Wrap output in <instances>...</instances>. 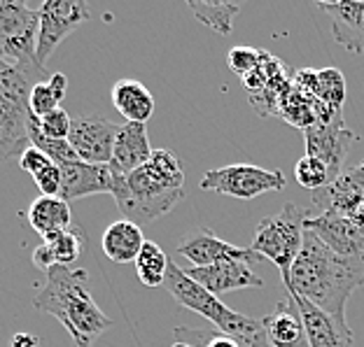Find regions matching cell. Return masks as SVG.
<instances>
[{"instance_id": "1", "label": "cell", "mask_w": 364, "mask_h": 347, "mask_svg": "<svg viewBox=\"0 0 364 347\" xmlns=\"http://www.w3.org/2000/svg\"><path fill=\"white\" fill-rule=\"evenodd\" d=\"M360 287H364V261L341 257L313 231H306L301 252L285 280L287 292L304 296L322 312L346 321V305Z\"/></svg>"}, {"instance_id": "2", "label": "cell", "mask_w": 364, "mask_h": 347, "mask_svg": "<svg viewBox=\"0 0 364 347\" xmlns=\"http://www.w3.org/2000/svg\"><path fill=\"white\" fill-rule=\"evenodd\" d=\"M112 180L117 210L140 228L161 219L185 198V170L171 150H154L143 168L131 175H112Z\"/></svg>"}, {"instance_id": "3", "label": "cell", "mask_w": 364, "mask_h": 347, "mask_svg": "<svg viewBox=\"0 0 364 347\" xmlns=\"http://www.w3.org/2000/svg\"><path fill=\"white\" fill-rule=\"evenodd\" d=\"M33 305L61 321L73 338V347H91L112 326V319L98 308L91 294L89 272L82 268H49L47 282L33 299Z\"/></svg>"}, {"instance_id": "4", "label": "cell", "mask_w": 364, "mask_h": 347, "mask_svg": "<svg viewBox=\"0 0 364 347\" xmlns=\"http://www.w3.org/2000/svg\"><path fill=\"white\" fill-rule=\"evenodd\" d=\"M306 219H309V210L299 208L296 203H287L280 212L259 219L252 233L250 250L257 252L262 259L276 263L280 275H283V282L289 277L292 263L301 252Z\"/></svg>"}, {"instance_id": "5", "label": "cell", "mask_w": 364, "mask_h": 347, "mask_svg": "<svg viewBox=\"0 0 364 347\" xmlns=\"http://www.w3.org/2000/svg\"><path fill=\"white\" fill-rule=\"evenodd\" d=\"M285 184L287 180L280 170L259 168L252 163H231V166L213 168L198 182L203 192L241 198V201H252L269 192H283Z\"/></svg>"}, {"instance_id": "6", "label": "cell", "mask_w": 364, "mask_h": 347, "mask_svg": "<svg viewBox=\"0 0 364 347\" xmlns=\"http://www.w3.org/2000/svg\"><path fill=\"white\" fill-rule=\"evenodd\" d=\"M40 12L19 0H0V59L33 63L38 49Z\"/></svg>"}, {"instance_id": "7", "label": "cell", "mask_w": 364, "mask_h": 347, "mask_svg": "<svg viewBox=\"0 0 364 347\" xmlns=\"http://www.w3.org/2000/svg\"><path fill=\"white\" fill-rule=\"evenodd\" d=\"M40 31H38V63L47 65L54 49L59 47L73 31L80 28L89 19V5L85 0H45L38 7Z\"/></svg>"}, {"instance_id": "8", "label": "cell", "mask_w": 364, "mask_h": 347, "mask_svg": "<svg viewBox=\"0 0 364 347\" xmlns=\"http://www.w3.org/2000/svg\"><path fill=\"white\" fill-rule=\"evenodd\" d=\"M122 123H112L101 114L82 112L73 117L68 143L75 150L77 159L94 166H107L112 161L114 140H117Z\"/></svg>"}, {"instance_id": "9", "label": "cell", "mask_w": 364, "mask_h": 347, "mask_svg": "<svg viewBox=\"0 0 364 347\" xmlns=\"http://www.w3.org/2000/svg\"><path fill=\"white\" fill-rule=\"evenodd\" d=\"M306 140V154L316 156L332 172V177L336 180L343 172L346 166V156L350 152V145L360 143V136H355L353 131L346 126L343 117H338L329 123L316 121L313 126L304 131Z\"/></svg>"}, {"instance_id": "10", "label": "cell", "mask_w": 364, "mask_h": 347, "mask_svg": "<svg viewBox=\"0 0 364 347\" xmlns=\"http://www.w3.org/2000/svg\"><path fill=\"white\" fill-rule=\"evenodd\" d=\"M178 254L192 261V268L213 266L220 261H243V263H259L262 257L250 247H236L227 241H222L208 228H198L194 233L185 236L178 245Z\"/></svg>"}, {"instance_id": "11", "label": "cell", "mask_w": 364, "mask_h": 347, "mask_svg": "<svg viewBox=\"0 0 364 347\" xmlns=\"http://www.w3.org/2000/svg\"><path fill=\"white\" fill-rule=\"evenodd\" d=\"M45 75L47 70L38 61L10 63L0 59V107L7 112L28 114L31 117V94L38 84H43Z\"/></svg>"}, {"instance_id": "12", "label": "cell", "mask_w": 364, "mask_h": 347, "mask_svg": "<svg viewBox=\"0 0 364 347\" xmlns=\"http://www.w3.org/2000/svg\"><path fill=\"white\" fill-rule=\"evenodd\" d=\"M306 231H313L329 250L348 259L364 261V228L341 212H322L306 219Z\"/></svg>"}, {"instance_id": "13", "label": "cell", "mask_w": 364, "mask_h": 347, "mask_svg": "<svg viewBox=\"0 0 364 347\" xmlns=\"http://www.w3.org/2000/svg\"><path fill=\"white\" fill-rule=\"evenodd\" d=\"M187 275L215 296L236 292V289L264 287V280L252 270L250 263L243 261H220L203 268H187Z\"/></svg>"}, {"instance_id": "14", "label": "cell", "mask_w": 364, "mask_h": 347, "mask_svg": "<svg viewBox=\"0 0 364 347\" xmlns=\"http://www.w3.org/2000/svg\"><path fill=\"white\" fill-rule=\"evenodd\" d=\"M289 294V292H287ZM301 312L306 341L311 347H353L355 338L348 326V321H338L327 312H322L313 303H309L304 296L289 294Z\"/></svg>"}, {"instance_id": "15", "label": "cell", "mask_w": 364, "mask_h": 347, "mask_svg": "<svg viewBox=\"0 0 364 347\" xmlns=\"http://www.w3.org/2000/svg\"><path fill=\"white\" fill-rule=\"evenodd\" d=\"M152 145L147 138L145 123L124 121L119 126L117 140H114L112 161L107 163L112 175H131L134 170L143 168L152 156Z\"/></svg>"}, {"instance_id": "16", "label": "cell", "mask_w": 364, "mask_h": 347, "mask_svg": "<svg viewBox=\"0 0 364 347\" xmlns=\"http://www.w3.org/2000/svg\"><path fill=\"white\" fill-rule=\"evenodd\" d=\"M61 177V198L63 201H77L85 196H96V194H112V170L110 166H94V163L85 161H73L63 163Z\"/></svg>"}, {"instance_id": "17", "label": "cell", "mask_w": 364, "mask_h": 347, "mask_svg": "<svg viewBox=\"0 0 364 347\" xmlns=\"http://www.w3.org/2000/svg\"><path fill=\"white\" fill-rule=\"evenodd\" d=\"M329 16L332 35L350 52H364V3H322L318 5Z\"/></svg>"}, {"instance_id": "18", "label": "cell", "mask_w": 364, "mask_h": 347, "mask_svg": "<svg viewBox=\"0 0 364 347\" xmlns=\"http://www.w3.org/2000/svg\"><path fill=\"white\" fill-rule=\"evenodd\" d=\"M262 324H264V334H267V341L271 347H289L306 338L301 312L289 294L283 301L276 303V308H273L271 315L262 319Z\"/></svg>"}, {"instance_id": "19", "label": "cell", "mask_w": 364, "mask_h": 347, "mask_svg": "<svg viewBox=\"0 0 364 347\" xmlns=\"http://www.w3.org/2000/svg\"><path fill=\"white\" fill-rule=\"evenodd\" d=\"M82 247H85V236L75 228L43 238V243L33 250V266L40 270H49L54 266H70L73 261L80 259Z\"/></svg>"}, {"instance_id": "20", "label": "cell", "mask_w": 364, "mask_h": 347, "mask_svg": "<svg viewBox=\"0 0 364 347\" xmlns=\"http://www.w3.org/2000/svg\"><path fill=\"white\" fill-rule=\"evenodd\" d=\"M145 245L143 228L129 219L112 221L110 226L103 231L101 247L105 257L114 263H134L138 259L140 250Z\"/></svg>"}, {"instance_id": "21", "label": "cell", "mask_w": 364, "mask_h": 347, "mask_svg": "<svg viewBox=\"0 0 364 347\" xmlns=\"http://www.w3.org/2000/svg\"><path fill=\"white\" fill-rule=\"evenodd\" d=\"M112 105L127 121L147 123V119L154 112V98L152 91L138 79H119L112 87Z\"/></svg>"}, {"instance_id": "22", "label": "cell", "mask_w": 364, "mask_h": 347, "mask_svg": "<svg viewBox=\"0 0 364 347\" xmlns=\"http://www.w3.org/2000/svg\"><path fill=\"white\" fill-rule=\"evenodd\" d=\"M28 224L43 238L56 236L61 231H68L73 224V212L68 201L59 196H38L28 208Z\"/></svg>"}, {"instance_id": "23", "label": "cell", "mask_w": 364, "mask_h": 347, "mask_svg": "<svg viewBox=\"0 0 364 347\" xmlns=\"http://www.w3.org/2000/svg\"><path fill=\"white\" fill-rule=\"evenodd\" d=\"M136 275L145 287H161L166 282V272L171 261L166 257V252L152 241H145L143 250H140L138 259L134 261Z\"/></svg>"}, {"instance_id": "24", "label": "cell", "mask_w": 364, "mask_h": 347, "mask_svg": "<svg viewBox=\"0 0 364 347\" xmlns=\"http://www.w3.org/2000/svg\"><path fill=\"white\" fill-rule=\"evenodd\" d=\"M187 7L203 26L213 28L220 35H229L231 28H234V16L241 10L238 5L231 3H196V0H189Z\"/></svg>"}, {"instance_id": "25", "label": "cell", "mask_w": 364, "mask_h": 347, "mask_svg": "<svg viewBox=\"0 0 364 347\" xmlns=\"http://www.w3.org/2000/svg\"><path fill=\"white\" fill-rule=\"evenodd\" d=\"M65 91H68V77H65L63 72H54L47 82L33 89L31 112L36 114V117H45V114L54 112L56 107H61Z\"/></svg>"}, {"instance_id": "26", "label": "cell", "mask_w": 364, "mask_h": 347, "mask_svg": "<svg viewBox=\"0 0 364 347\" xmlns=\"http://www.w3.org/2000/svg\"><path fill=\"white\" fill-rule=\"evenodd\" d=\"M294 180L299 182V187L311 189V192H318V189H325L327 184H332L334 177L329 168L316 156L304 154L294 166Z\"/></svg>"}, {"instance_id": "27", "label": "cell", "mask_w": 364, "mask_h": 347, "mask_svg": "<svg viewBox=\"0 0 364 347\" xmlns=\"http://www.w3.org/2000/svg\"><path fill=\"white\" fill-rule=\"evenodd\" d=\"M316 98L327 103L334 110H341L346 101V77L338 68H322L318 70V89Z\"/></svg>"}, {"instance_id": "28", "label": "cell", "mask_w": 364, "mask_h": 347, "mask_svg": "<svg viewBox=\"0 0 364 347\" xmlns=\"http://www.w3.org/2000/svg\"><path fill=\"white\" fill-rule=\"evenodd\" d=\"M176 336L180 343L192 347H241V343L218 329H196V326H178Z\"/></svg>"}, {"instance_id": "29", "label": "cell", "mask_w": 364, "mask_h": 347, "mask_svg": "<svg viewBox=\"0 0 364 347\" xmlns=\"http://www.w3.org/2000/svg\"><path fill=\"white\" fill-rule=\"evenodd\" d=\"M31 145L38 147L40 152H43L45 156L52 163H56V166H63V163H73V161H80L75 150L70 147L68 140H54V138H47L40 133L38 128V119H36V126H33L31 131Z\"/></svg>"}, {"instance_id": "30", "label": "cell", "mask_w": 364, "mask_h": 347, "mask_svg": "<svg viewBox=\"0 0 364 347\" xmlns=\"http://www.w3.org/2000/svg\"><path fill=\"white\" fill-rule=\"evenodd\" d=\"M70 126H73V117L63 110V107H56L54 112L45 114V117H38L40 133L47 138H54V140H68Z\"/></svg>"}, {"instance_id": "31", "label": "cell", "mask_w": 364, "mask_h": 347, "mask_svg": "<svg viewBox=\"0 0 364 347\" xmlns=\"http://www.w3.org/2000/svg\"><path fill=\"white\" fill-rule=\"evenodd\" d=\"M262 54L264 52H259V49H252V47H234L227 54V63H229V68L243 79V77L250 75V72H255L259 68Z\"/></svg>"}, {"instance_id": "32", "label": "cell", "mask_w": 364, "mask_h": 347, "mask_svg": "<svg viewBox=\"0 0 364 347\" xmlns=\"http://www.w3.org/2000/svg\"><path fill=\"white\" fill-rule=\"evenodd\" d=\"M36 180V187L40 189V196H59L61 198V187H63V177H61V168L56 163H49L47 168H43L38 175H33Z\"/></svg>"}, {"instance_id": "33", "label": "cell", "mask_w": 364, "mask_h": 347, "mask_svg": "<svg viewBox=\"0 0 364 347\" xmlns=\"http://www.w3.org/2000/svg\"><path fill=\"white\" fill-rule=\"evenodd\" d=\"M49 163H52V161H49L47 156H45L43 152H40L38 147H33V145L19 156V168H21V170H26V172H31V175H38V172L43 170V168H47Z\"/></svg>"}, {"instance_id": "34", "label": "cell", "mask_w": 364, "mask_h": 347, "mask_svg": "<svg viewBox=\"0 0 364 347\" xmlns=\"http://www.w3.org/2000/svg\"><path fill=\"white\" fill-rule=\"evenodd\" d=\"M12 347H40L38 338L31 334H16L12 338Z\"/></svg>"}, {"instance_id": "35", "label": "cell", "mask_w": 364, "mask_h": 347, "mask_svg": "<svg viewBox=\"0 0 364 347\" xmlns=\"http://www.w3.org/2000/svg\"><path fill=\"white\" fill-rule=\"evenodd\" d=\"M289 347H311V345H309V341H306V338H304V341L294 343V345H289Z\"/></svg>"}, {"instance_id": "36", "label": "cell", "mask_w": 364, "mask_h": 347, "mask_svg": "<svg viewBox=\"0 0 364 347\" xmlns=\"http://www.w3.org/2000/svg\"><path fill=\"white\" fill-rule=\"evenodd\" d=\"M171 347H192V345H187V343H180V341H176Z\"/></svg>"}, {"instance_id": "37", "label": "cell", "mask_w": 364, "mask_h": 347, "mask_svg": "<svg viewBox=\"0 0 364 347\" xmlns=\"http://www.w3.org/2000/svg\"><path fill=\"white\" fill-rule=\"evenodd\" d=\"M360 166H362V170H364V161H362V163H360Z\"/></svg>"}, {"instance_id": "38", "label": "cell", "mask_w": 364, "mask_h": 347, "mask_svg": "<svg viewBox=\"0 0 364 347\" xmlns=\"http://www.w3.org/2000/svg\"><path fill=\"white\" fill-rule=\"evenodd\" d=\"M0 138H3V133H0Z\"/></svg>"}]
</instances>
